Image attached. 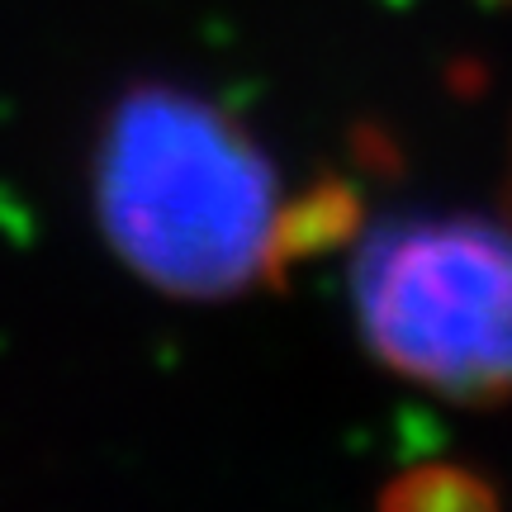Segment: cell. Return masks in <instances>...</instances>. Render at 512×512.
<instances>
[{
  "mask_svg": "<svg viewBox=\"0 0 512 512\" xmlns=\"http://www.w3.org/2000/svg\"><path fill=\"white\" fill-rule=\"evenodd\" d=\"M351 304L389 370L451 399H512V233L479 214L356 228Z\"/></svg>",
  "mask_w": 512,
  "mask_h": 512,
  "instance_id": "2",
  "label": "cell"
},
{
  "mask_svg": "<svg viewBox=\"0 0 512 512\" xmlns=\"http://www.w3.org/2000/svg\"><path fill=\"white\" fill-rule=\"evenodd\" d=\"M91 200L114 256L176 299L280 285L294 261L361 228V200L342 181L290 185L228 110L157 81L124 91L105 114Z\"/></svg>",
  "mask_w": 512,
  "mask_h": 512,
  "instance_id": "1",
  "label": "cell"
}]
</instances>
